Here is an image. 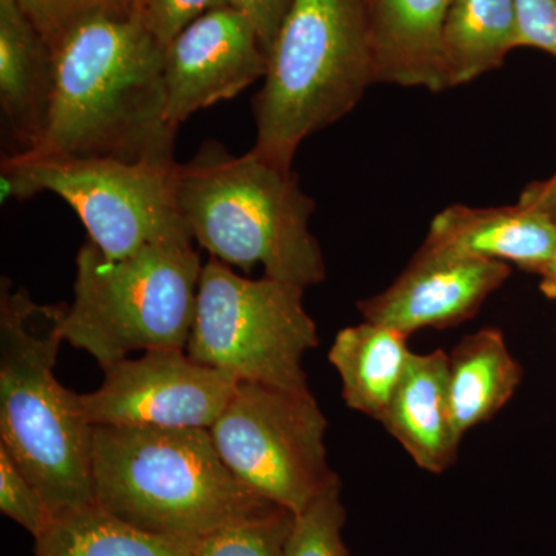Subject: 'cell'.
<instances>
[{"instance_id": "cell-23", "label": "cell", "mask_w": 556, "mask_h": 556, "mask_svg": "<svg viewBox=\"0 0 556 556\" xmlns=\"http://www.w3.org/2000/svg\"><path fill=\"white\" fill-rule=\"evenodd\" d=\"M345 519L340 490L320 497L294 518L287 556H351L342 536Z\"/></svg>"}, {"instance_id": "cell-30", "label": "cell", "mask_w": 556, "mask_h": 556, "mask_svg": "<svg viewBox=\"0 0 556 556\" xmlns=\"http://www.w3.org/2000/svg\"><path fill=\"white\" fill-rule=\"evenodd\" d=\"M131 3H134L135 7H137L139 13L142 11V7H144L146 0H130Z\"/></svg>"}, {"instance_id": "cell-19", "label": "cell", "mask_w": 556, "mask_h": 556, "mask_svg": "<svg viewBox=\"0 0 556 556\" xmlns=\"http://www.w3.org/2000/svg\"><path fill=\"white\" fill-rule=\"evenodd\" d=\"M518 49L515 0H453L442 31L445 89L471 83Z\"/></svg>"}, {"instance_id": "cell-5", "label": "cell", "mask_w": 556, "mask_h": 556, "mask_svg": "<svg viewBox=\"0 0 556 556\" xmlns=\"http://www.w3.org/2000/svg\"><path fill=\"white\" fill-rule=\"evenodd\" d=\"M371 84L368 0H294L252 101V152L292 169L300 144L348 115Z\"/></svg>"}, {"instance_id": "cell-29", "label": "cell", "mask_w": 556, "mask_h": 556, "mask_svg": "<svg viewBox=\"0 0 556 556\" xmlns=\"http://www.w3.org/2000/svg\"><path fill=\"white\" fill-rule=\"evenodd\" d=\"M543 283H541V291L547 295V298L556 299V248L554 258H552L551 265L543 274Z\"/></svg>"}, {"instance_id": "cell-8", "label": "cell", "mask_w": 556, "mask_h": 556, "mask_svg": "<svg viewBox=\"0 0 556 556\" xmlns=\"http://www.w3.org/2000/svg\"><path fill=\"white\" fill-rule=\"evenodd\" d=\"M177 167L31 150L3 156L0 188L2 201L61 197L91 243L105 257L121 258L156 241L190 237L175 195Z\"/></svg>"}, {"instance_id": "cell-21", "label": "cell", "mask_w": 556, "mask_h": 556, "mask_svg": "<svg viewBox=\"0 0 556 556\" xmlns=\"http://www.w3.org/2000/svg\"><path fill=\"white\" fill-rule=\"evenodd\" d=\"M294 518L278 508L265 517L222 527L201 538L193 556H287Z\"/></svg>"}, {"instance_id": "cell-18", "label": "cell", "mask_w": 556, "mask_h": 556, "mask_svg": "<svg viewBox=\"0 0 556 556\" xmlns=\"http://www.w3.org/2000/svg\"><path fill=\"white\" fill-rule=\"evenodd\" d=\"M408 336L364 320L340 329L328 361L342 380V397L351 409L382 424L412 351Z\"/></svg>"}, {"instance_id": "cell-9", "label": "cell", "mask_w": 556, "mask_h": 556, "mask_svg": "<svg viewBox=\"0 0 556 556\" xmlns=\"http://www.w3.org/2000/svg\"><path fill=\"white\" fill-rule=\"evenodd\" d=\"M327 428L313 394L240 382L208 433L241 484L298 517L342 490L328 464Z\"/></svg>"}, {"instance_id": "cell-7", "label": "cell", "mask_w": 556, "mask_h": 556, "mask_svg": "<svg viewBox=\"0 0 556 556\" xmlns=\"http://www.w3.org/2000/svg\"><path fill=\"white\" fill-rule=\"evenodd\" d=\"M303 295L295 285L243 277L211 257L201 273L186 353L239 382L309 394L302 362L320 339Z\"/></svg>"}, {"instance_id": "cell-15", "label": "cell", "mask_w": 556, "mask_h": 556, "mask_svg": "<svg viewBox=\"0 0 556 556\" xmlns=\"http://www.w3.org/2000/svg\"><path fill=\"white\" fill-rule=\"evenodd\" d=\"M453 0H369L375 80L445 90L442 31Z\"/></svg>"}, {"instance_id": "cell-10", "label": "cell", "mask_w": 556, "mask_h": 556, "mask_svg": "<svg viewBox=\"0 0 556 556\" xmlns=\"http://www.w3.org/2000/svg\"><path fill=\"white\" fill-rule=\"evenodd\" d=\"M104 380L79 394L91 426L204 428L208 430L239 380L190 358L186 350L144 351L102 369Z\"/></svg>"}, {"instance_id": "cell-25", "label": "cell", "mask_w": 556, "mask_h": 556, "mask_svg": "<svg viewBox=\"0 0 556 556\" xmlns=\"http://www.w3.org/2000/svg\"><path fill=\"white\" fill-rule=\"evenodd\" d=\"M236 7L233 0H146L141 17L164 47L208 11Z\"/></svg>"}, {"instance_id": "cell-6", "label": "cell", "mask_w": 556, "mask_h": 556, "mask_svg": "<svg viewBox=\"0 0 556 556\" xmlns=\"http://www.w3.org/2000/svg\"><path fill=\"white\" fill-rule=\"evenodd\" d=\"M193 243L175 237L109 258L87 240L76 257L75 300L61 321L64 342L102 369L135 351L186 350L204 266Z\"/></svg>"}, {"instance_id": "cell-22", "label": "cell", "mask_w": 556, "mask_h": 556, "mask_svg": "<svg viewBox=\"0 0 556 556\" xmlns=\"http://www.w3.org/2000/svg\"><path fill=\"white\" fill-rule=\"evenodd\" d=\"M51 50L61 39L93 17H127L139 13L130 0H17Z\"/></svg>"}, {"instance_id": "cell-13", "label": "cell", "mask_w": 556, "mask_h": 556, "mask_svg": "<svg viewBox=\"0 0 556 556\" xmlns=\"http://www.w3.org/2000/svg\"><path fill=\"white\" fill-rule=\"evenodd\" d=\"M53 93V50L17 0H0V112L10 153L39 148Z\"/></svg>"}, {"instance_id": "cell-1", "label": "cell", "mask_w": 556, "mask_h": 556, "mask_svg": "<svg viewBox=\"0 0 556 556\" xmlns=\"http://www.w3.org/2000/svg\"><path fill=\"white\" fill-rule=\"evenodd\" d=\"M164 49L141 14L83 22L53 49L54 93L38 152L175 164ZM31 152V150H30Z\"/></svg>"}, {"instance_id": "cell-11", "label": "cell", "mask_w": 556, "mask_h": 556, "mask_svg": "<svg viewBox=\"0 0 556 556\" xmlns=\"http://www.w3.org/2000/svg\"><path fill=\"white\" fill-rule=\"evenodd\" d=\"M268 53L237 7L208 11L164 49L166 119L178 130L193 113L265 78Z\"/></svg>"}, {"instance_id": "cell-12", "label": "cell", "mask_w": 556, "mask_h": 556, "mask_svg": "<svg viewBox=\"0 0 556 556\" xmlns=\"http://www.w3.org/2000/svg\"><path fill=\"white\" fill-rule=\"evenodd\" d=\"M510 266L424 243L407 268L379 294L361 300L364 320L409 336L422 328H450L477 316L503 287Z\"/></svg>"}, {"instance_id": "cell-14", "label": "cell", "mask_w": 556, "mask_h": 556, "mask_svg": "<svg viewBox=\"0 0 556 556\" xmlns=\"http://www.w3.org/2000/svg\"><path fill=\"white\" fill-rule=\"evenodd\" d=\"M426 243L459 254L515 263L530 273L543 274L554 258L556 222L515 204L504 207H470L453 204L431 222Z\"/></svg>"}, {"instance_id": "cell-20", "label": "cell", "mask_w": 556, "mask_h": 556, "mask_svg": "<svg viewBox=\"0 0 556 556\" xmlns=\"http://www.w3.org/2000/svg\"><path fill=\"white\" fill-rule=\"evenodd\" d=\"M195 543L150 535L97 504L53 518L35 538V556H193Z\"/></svg>"}, {"instance_id": "cell-31", "label": "cell", "mask_w": 556, "mask_h": 556, "mask_svg": "<svg viewBox=\"0 0 556 556\" xmlns=\"http://www.w3.org/2000/svg\"><path fill=\"white\" fill-rule=\"evenodd\" d=\"M368 2H369V0H368Z\"/></svg>"}, {"instance_id": "cell-17", "label": "cell", "mask_w": 556, "mask_h": 556, "mask_svg": "<svg viewBox=\"0 0 556 556\" xmlns=\"http://www.w3.org/2000/svg\"><path fill=\"white\" fill-rule=\"evenodd\" d=\"M521 380V365L500 329L482 328L460 339L448 356L450 413L457 437L493 419Z\"/></svg>"}, {"instance_id": "cell-2", "label": "cell", "mask_w": 556, "mask_h": 556, "mask_svg": "<svg viewBox=\"0 0 556 556\" xmlns=\"http://www.w3.org/2000/svg\"><path fill=\"white\" fill-rule=\"evenodd\" d=\"M94 504L150 535L199 543L276 504L241 484L204 428L94 426Z\"/></svg>"}, {"instance_id": "cell-28", "label": "cell", "mask_w": 556, "mask_h": 556, "mask_svg": "<svg viewBox=\"0 0 556 556\" xmlns=\"http://www.w3.org/2000/svg\"><path fill=\"white\" fill-rule=\"evenodd\" d=\"M518 204L543 212L556 222V172L551 178L527 185L519 197Z\"/></svg>"}, {"instance_id": "cell-26", "label": "cell", "mask_w": 556, "mask_h": 556, "mask_svg": "<svg viewBox=\"0 0 556 556\" xmlns=\"http://www.w3.org/2000/svg\"><path fill=\"white\" fill-rule=\"evenodd\" d=\"M519 47L556 58V0H515Z\"/></svg>"}, {"instance_id": "cell-16", "label": "cell", "mask_w": 556, "mask_h": 556, "mask_svg": "<svg viewBox=\"0 0 556 556\" xmlns=\"http://www.w3.org/2000/svg\"><path fill=\"white\" fill-rule=\"evenodd\" d=\"M382 426L422 470L441 475L456 463L463 439L450 413L445 351L412 354Z\"/></svg>"}, {"instance_id": "cell-24", "label": "cell", "mask_w": 556, "mask_h": 556, "mask_svg": "<svg viewBox=\"0 0 556 556\" xmlns=\"http://www.w3.org/2000/svg\"><path fill=\"white\" fill-rule=\"evenodd\" d=\"M0 511L24 527L33 538L49 529L53 515L9 450L0 445Z\"/></svg>"}, {"instance_id": "cell-27", "label": "cell", "mask_w": 556, "mask_h": 556, "mask_svg": "<svg viewBox=\"0 0 556 556\" xmlns=\"http://www.w3.org/2000/svg\"><path fill=\"white\" fill-rule=\"evenodd\" d=\"M292 2L294 0H233L237 9L254 25L266 53H269Z\"/></svg>"}, {"instance_id": "cell-4", "label": "cell", "mask_w": 556, "mask_h": 556, "mask_svg": "<svg viewBox=\"0 0 556 556\" xmlns=\"http://www.w3.org/2000/svg\"><path fill=\"white\" fill-rule=\"evenodd\" d=\"M65 305H39L9 278L0 283V445L50 508L67 514L94 504L93 426L79 394L54 376Z\"/></svg>"}, {"instance_id": "cell-3", "label": "cell", "mask_w": 556, "mask_h": 556, "mask_svg": "<svg viewBox=\"0 0 556 556\" xmlns=\"http://www.w3.org/2000/svg\"><path fill=\"white\" fill-rule=\"evenodd\" d=\"M179 215L211 257L244 273L303 289L327 278L320 244L309 229L316 201L294 170L249 150L230 153L208 139L175 177Z\"/></svg>"}]
</instances>
